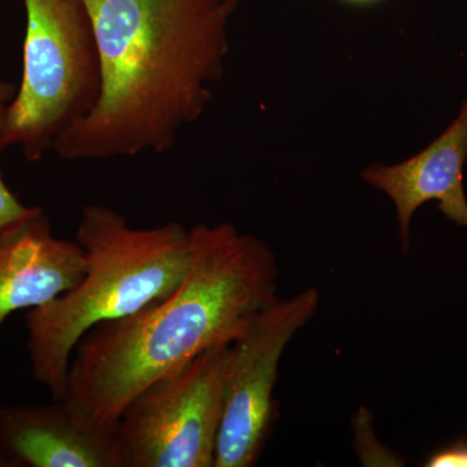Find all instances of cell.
Here are the masks:
<instances>
[{"label":"cell","instance_id":"cell-1","mask_svg":"<svg viewBox=\"0 0 467 467\" xmlns=\"http://www.w3.org/2000/svg\"><path fill=\"white\" fill-rule=\"evenodd\" d=\"M100 90L55 142L66 160L165 152L213 98L238 0H85Z\"/></svg>","mask_w":467,"mask_h":467},{"label":"cell","instance_id":"cell-2","mask_svg":"<svg viewBox=\"0 0 467 467\" xmlns=\"http://www.w3.org/2000/svg\"><path fill=\"white\" fill-rule=\"evenodd\" d=\"M193 256L183 281L129 317L92 327L77 344L64 400L115 430L150 383L205 350L230 346L279 299L275 252L233 223L192 227Z\"/></svg>","mask_w":467,"mask_h":467},{"label":"cell","instance_id":"cell-3","mask_svg":"<svg viewBox=\"0 0 467 467\" xmlns=\"http://www.w3.org/2000/svg\"><path fill=\"white\" fill-rule=\"evenodd\" d=\"M77 242L86 256L81 281L26 316L32 373L54 400L67 398L70 359L79 340L95 326L129 317L168 296L183 281L193 256L192 229L182 223L138 229L101 204L82 209Z\"/></svg>","mask_w":467,"mask_h":467},{"label":"cell","instance_id":"cell-4","mask_svg":"<svg viewBox=\"0 0 467 467\" xmlns=\"http://www.w3.org/2000/svg\"><path fill=\"white\" fill-rule=\"evenodd\" d=\"M23 77L5 107L0 150L38 161L90 112L100 90L94 26L85 0H24Z\"/></svg>","mask_w":467,"mask_h":467},{"label":"cell","instance_id":"cell-5","mask_svg":"<svg viewBox=\"0 0 467 467\" xmlns=\"http://www.w3.org/2000/svg\"><path fill=\"white\" fill-rule=\"evenodd\" d=\"M229 350H205L126 407L113 430L119 467H214Z\"/></svg>","mask_w":467,"mask_h":467},{"label":"cell","instance_id":"cell-6","mask_svg":"<svg viewBox=\"0 0 467 467\" xmlns=\"http://www.w3.org/2000/svg\"><path fill=\"white\" fill-rule=\"evenodd\" d=\"M319 299L315 287L279 297L230 344L214 467H252L259 461L275 422L279 362L292 337L317 312Z\"/></svg>","mask_w":467,"mask_h":467},{"label":"cell","instance_id":"cell-7","mask_svg":"<svg viewBox=\"0 0 467 467\" xmlns=\"http://www.w3.org/2000/svg\"><path fill=\"white\" fill-rule=\"evenodd\" d=\"M466 161L467 99L448 128L417 155L398 164H373L362 171V180L386 193L395 205L404 254L410 247L411 218L425 202H438L445 218L467 230Z\"/></svg>","mask_w":467,"mask_h":467},{"label":"cell","instance_id":"cell-8","mask_svg":"<svg viewBox=\"0 0 467 467\" xmlns=\"http://www.w3.org/2000/svg\"><path fill=\"white\" fill-rule=\"evenodd\" d=\"M86 270L78 242L57 238L41 207L0 229V326L72 290Z\"/></svg>","mask_w":467,"mask_h":467},{"label":"cell","instance_id":"cell-9","mask_svg":"<svg viewBox=\"0 0 467 467\" xmlns=\"http://www.w3.org/2000/svg\"><path fill=\"white\" fill-rule=\"evenodd\" d=\"M0 453L14 467H119L112 430L67 400L0 404Z\"/></svg>","mask_w":467,"mask_h":467},{"label":"cell","instance_id":"cell-10","mask_svg":"<svg viewBox=\"0 0 467 467\" xmlns=\"http://www.w3.org/2000/svg\"><path fill=\"white\" fill-rule=\"evenodd\" d=\"M8 103H0V128H2L3 119H5V107ZM36 207H26L18 201L16 195L9 190L2 174H0V229L15 223L20 218L26 217L32 213Z\"/></svg>","mask_w":467,"mask_h":467},{"label":"cell","instance_id":"cell-11","mask_svg":"<svg viewBox=\"0 0 467 467\" xmlns=\"http://www.w3.org/2000/svg\"><path fill=\"white\" fill-rule=\"evenodd\" d=\"M430 467H467V442L459 441L435 453L429 461Z\"/></svg>","mask_w":467,"mask_h":467},{"label":"cell","instance_id":"cell-12","mask_svg":"<svg viewBox=\"0 0 467 467\" xmlns=\"http://www.w3.org/2000/svg\"><path fill=\"white\" fill-rule=\"evenodd\" d=\"M17 88L12 82L0 81V103H9L16 95Z\"/></svg>","mask_w":467,"mask_h":467},{"label":"cell","instance_id":"cell-13","mask_svg":"<svg viewBox=\"0 0 467 467\" xmlns=\"http://www.w3.org/2000/svg\"><path fill=\"white\" fill-rule=\"evenodd\" d=\"M0 467H14L8 460L2 456V453H0Z\"/></svg>","mask_w":467,"mask_h":467},{"label":"cell","instance_id":"cell-14","mask_svg":"<svg viewBox=\"0 0 467 467\" xmlns=\"http://www.w3.org/2000/svg\"><path fill=\"white\" fill-rule=\"evenodd\" d=\"M350 2H370V0H350Z\"/></svg>","mask_w":467,"mask_h":467}]
</instances>
